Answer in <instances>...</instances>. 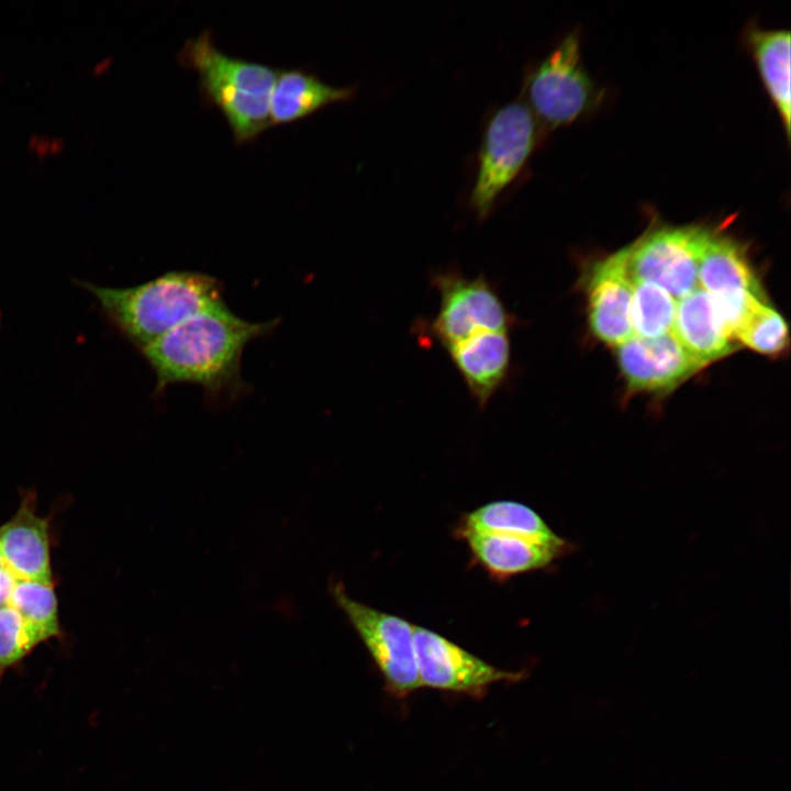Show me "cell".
Masks as SVG:
<instances>
[{
  "mask_svg": "<svg viewBox=\"0 0 791 791\" xmlns=\"http://www.w3.org/2000/svg\"><path fill=\"white\" fill-rule=\"evenodd\" d=\"M620 369L632 391L668 392L703 368L672 332L655 338L633 336L616 346Z\"/></svg>",
  "mask_w": 791,
  "mask_h": 791,
  "instance_id": "cell-11",
  "label": "cell"
},
{
  "mask_svg": "<svg viewBox=\"0 0 791 791\" xmlns=\"http://www.w3.org/2000/svg\"><path fill=\"white\" fill-rule=\"evenodd\" d=\"M80 285L96 298L114 328L140 350L192 315L224 302L221 281L199 271H168L126 288Z\"/></svg>",
  "mask_w": 791,
  "mask_h": 791,
  "instance_id": "cell-2",
  "label": "cell"
},
{
  "mask_svg": "<svg viewBox=\"0 0 791 791\" xmlns=\"http://www.w3.org/2000/svg\"><path fill=\"white\" fill-rule=\"evenodd\" d=\"M537 120L527 104L514 100L499 108L484 129L469 203L484 219L499 194L523 169L537 143Z\"/></svg>",
  "mask_w": 791,
  "mask_h": 791,
  "instance_id": "cell-4",
  "label": "cell"
},
{
  "mask_svg": "<svg viewBox=\"0 0 791 791\" xmlns=\"http://www.w3.org/2000/svg\"><path fill=\"white\" fill-rule=\"evenodd\" d=\"M698 283L711 296L734 338L754 305L766 301L746 247L714 230L700 258Z\"/></svg>",
  "mask_w": 791,
  "mask_h": 791,
  "instance_id": "cell-8",
  "label": "cell"
},
{
  "mask_svg": "<svg viewBox=\"0 0 791 791\" xmlns=\"http://www.w3.org/2000/svg\"><path fill=\"white\" fill-rule=\"evenodd\" d=\"M712 229L665 225L649 230L625 247L633 280L653 282L675 300L698 285L700 258Z\"/></svg>",
  "mask_w": 791,
  "mask_h": 791,
  "instance_id": "cell-7",
  "label": "cell"
},
{
  "mask_svg": "<svg viewBox=\"0 0 791 791\" xmlns=\"http://www.w3.org/2000/svg\"><path fill=\"white\" fill-rule=\"evenodd\" d=\"M413 639L421 688L477 698L495 683L524 677V671L495 667L426 627L414 624Z\"/></svg>",
  "mask_w": 791,
  "mask_h": 791,
  "instance_id": "cell-9",
  "label": "cell"
},
{
  "mask_svg": "<svg viewBox=\"0 0 791 791\" xmlns=\"http://www.w3.org/2000/svg\"><path fill=\"white\" fill-rule=\"evenodd\" d=\"M433 281L441 301L431 331L445 349L480 333L508 331L510 315L483 277L448 272Z\"/></svg>",
  "mask_w": 791,
  "mask_h": 791,
  "instance_id": "cell-10",
  "label": "cell"
},
{
  "mask_svg": "<svg viewBox=\"0 0 791 791\" xmlns=\"http://www.w3.org/2000/svg\"><path fill=\"white\" fill-rule=\"evenodd\" d=\"M331 591L382 676L388 693L403 699L421 688L414 624L350 598L341 582L334 583Z\"/></svg>",
  "mask_w": 791,
  "mask_h": 791,
  "instance_id": "cell-6",
  "label": "cell"
},
{
  "mask_svg": "<svg viewBox=\"0 0 791 791\" xmlns=\"http://www.w3.org/2000/svg\"><path fill=\"white\" fill-rule=\"evenodd\" d=\"M42 640L9 604L0 606V678Z\"/></svg>",
  "mask_w": 791,
  "mask_h": 791,
  "instance_id": "cell-23",
  "label": "cell"
},
{
  "mask_svg": "<svg viewBox=\"0 0 791 791\" xmlns=\"http://www.w3.org/2000/svg\"><path fill=\"white\" fill-rule=\"evenodd\" d=\"M111 66H112V58L110 56H104V57L98 59L97 62H94V64L90 68V73L93 77H101L109 71Z\"/></svg>",
  "mask_w": 791,
  "mask_h": 791,
  "instance_id": "cell-26",
  "label": "cell"
},
{
  "mask_svg": "<svg viewBox=\"0 0 791 791\" xmlns=\"http://www.w3.org/2000/svg\"><path fill=\"white\" fill-rule=\"evenodd\" d=\"M8 604L37 634L42 643L60 637L62 630L54 583L16 579Z\"/></svg>",
  "mask_w": 791,
  "mask_h": 791,
  "instance_id": "cell-20",
  "label": "cell"
},
{
  "mask_svg": "<svg viewBox=\"0 0 791 791\" xmlns=\"http://www.w3.org/2000/svg\"><path fill=\"white\" fill-rule=\"evenodd\" d=\"M179 63L198 74L203 97L225 118L237 143H246L271 126L269 102L278 70L221 52L210 31L189 38Z\"/></svg>",
  "mask_w": 791,
  "mask_h": 791,
  "instance_id": "cell-3",
  "label": "cell"
},
{
  "mask_svg": "<svg viewBox=\"0 0 791 791\" xmlns=\"http://www.w3.org/2000/svg\"><path fill=\"white\" fill-rule=\"evenodd\" d=\"M735 338L755 352L775 356L788 346V326L780 313L760 301L750 310Z\"/></svg>",
  "mask_w": 791,
  "mask_h": 791,
  "instance_id": "cell-22",
  "label": "cell"
},
{
  "mask_svg": "<svg viewBox=\"0 0 791 791\" xmlns=\"http://www.w3.org/2000/svg\"><path fill=\"white\" fill-rule=\"evenodd\" d=\"M446 350L478 404H487L509 371L508 331L480 333Z\"/></svg>",
  "mask_w": 791,
  "mask_h": 791,
  "instance_id": "cell-15",
  "label": "cell"
},
{
  "mask_svg": "<svg viewBox=\"0 0 791 791\" xmlns=\"http://www.w3.org/2000/svg\"><path fill=\"white\" fill-rule=\"evenodd\" d=\"M35 497L25 493L15 514L0 526V555L15 579L53 583L48 519L37 515Z\"/></svg>",
  "mask_w": 791,
  "mask_h": 791,
  "instance_id": "cell-13",
  "label": "cell"
},
{
  "mask_svg": "<svg viewBox=\"0 0 791 791\" xmlns=\"http://www.w3.org/2000/svg\"><path fill=\"white\" fill-rule=\"evenodd\" d=\"M747 43L764 88L789 137L791 123L790 32L783 29H748Z\"/></svg>",
  "mask_w": 791,
  "mask_h": 791,
  "instance_id": "cell-18",
  "label": "cell"
},
{
  "mask_svg": "<svg viewBox=\"0 0 791 791\" xmlns=\"http://www.w3.org/2000/svg\"><path fill=\"white\" fill-rule=\"evenodd\" d=\"M15 580L13 575L4 566L0 555V606L8 604Z\"/></svg>",
  "mask_w": 791,
  "mask_h": 791,
  "instance_id": "cell-25",
  "label": "cell"
},
{
  "mask_svg": "<svg viewBox=\"0 0 791 791\" xmlns=\"http://www.w3.org/2000/svg\"><path fill=\"white\" fill-rule=\"evenodd\" d=\"M537 122L554 130L587 114L599 92L581 59L580 36L567 34L530 73L524 87Z\"/></svg>",
  "mask_w": 791,
  "mask_h": 791,
  "instance_id": "cell-5",
  "label": "cell"
},
{
  "mask_svg": "<svg viewBox=\"0 0 791 791\" xmlns=\"http://www.w3.org/2000/svg\"><path fill=\"white\" fill-rule=\"evenodd\" d=\"M475 557L491 576L505 579L542 569L565 552L526 538L477 532H458Z\"/></svg>",
  "mask_w": 791,
  "mask_h": 791,
  "instance_id": "cell-16",
  "label": "cell"
},
{
  "mask_svg": "<svg viewBox=\"0 0 791 791\" xmlns=\"http://www.w3.org/2000/svg\"><path fill=\"white\" fill-rule=\"evenodd\" d=\"M458 532L493 533L526 538L566 552L569 544L530 506L493 501L467 513Z\"/></svg>",
  "mask_w": 791,
  "mask_h": 791,
  "instance_id": "cell-19",
  "label": "cell"
},
{
  "mask_svg": "<svg viewBox=\"0 0 791 791\" xmlns=\"http://www.w3.org/2000/svg\"><path fill=\"white\" fill-rule=\"evenodd\" d=\"M279 321H246L225 302L192 315L140 350L155 374V393L187 382L200 386L211 403L239 399L249 388L241 374L245 347Z\"/></svg>",
  "mask_w": 791,
  "mask_h": 791,
  "instance_id": "cell-1",
  "label": "cell"
},
{
  "mask_svg": "<svg viewBox=\"0 0 791 791\" xmlns=\"http://www.w3.org/2000/svg\"><path fill=\"white\" fill-rule=\"evenodd\" d=\"M355 87H334L303 69L278 71L270 96L271 125L292 123L337 102L349 100Z\"/></svg>",
  "mask_w": 791,
  "mask_h": 791,
  "instance_id": "cell-17",
  "label": "cell"
},
{
  "mask_svg": "<svg viewBox=\"0 0 791 791\" xmlns=\"http://www.w3.org/2000/svg\"><path fill=\"white\" fill-rule=\"evenodd\" d=\"M677 302L659 286L633 280L631 305L635 336L655 338L672 331Z\"/></svg>",
  "mask_w": 791,
  "mask_h": 791,
  "instance_id": "cell-21",
  "label": "cell"
},
{
  "mask_svg": "<svg viewBox=\"0 0 791 791\" xmlns=\"http://www.w3.org/2000/svg\"><path fill=\"white\" fill-rule=\"evenodd\" d=\"M590 330L601 342L619 346L634 336L631 305L633 279L625 247L595 263L587 278Z\"/></svg>",
  "mask_w": 791,
  "mask_h": 791,
  "instance_id": "cell-12",
  "label": "cell"
},
{
  "mask_svg": "<svg viewBox=\"0 0 791 791\" xmlns=\"http://www.w3.org/2000/svg\"><path fill=\"white\" fill-rule=\"evenodd\" d=\"M672 334L701 365L733 353L735 338L721 319L711 296L700 287L677 303Z\"/></svg>",
  "mask_w": 791,
  "mask_h": 791,
  "instance_id": "cell-14",
  "label": "cell"
},
{
  "mask_svg": "<svg viewBox=\"0 0 791 791\" xmlns=\"http://www.w3.org/2000/svg\"><path fill=\"white\" fill-rule=\"evenodd\" d=\"M65 146L64 137L43 133L31 134L26 143L27 152L40 160L59 156Z\"/></svg>",
  "mask_w": 791,
  "mask_h": 791,
  "instance_id": "cell-24",
  "label": "cell"
}]
</instances>
